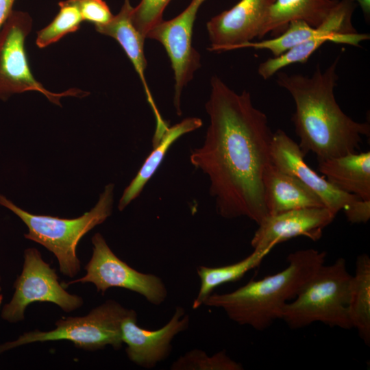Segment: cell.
<instances>
[{"instance_id":"obj_1","label":"cell","mask_w":370,"mask_h":370,"mask_svg":"<svg viewBox=\"0 0 370 370\" xmlns=\"http://www.w3.org/2000/svg\"><path fill=\"white\" fill-rule=\"evenodd\" d=\"M210 88V124L203 145L190 153V163L208 177L221 217H245L258 225L268 215L263 185L271 163L268 118L248 91L237 93L217 75Z\"/></svg>"},{"instance_id":"obj_2","label":"cell","mask_w":370,"mask_h":370,"mask_svg":"<svg viewBox=\"0 0 370 370\" xmlns=\"http://www.w3.org/2000/svg\"><path fill=\"white\" fill-rule=\"evenodd\" d=\"M339 60L338 56L324 71L318 64L311 76L276 73L278 86L290 93L295 103L292 121L299 147L305 156L314 153L318 162L356 152L362 136L370 134L369 123L353 120L336 100Z\"/></svg>"},{"instance_id":"obj_3","label":"cell","mask_w":370,"mask_h":370,"mask_svg":"<svg viewBox=\"0 0 370 370\" xmlns=\"http://www.w3.org/2000/svg\"><path fill=\"white\" fill-rule=\"evenodd\" d=\"M325 251L314 249L295 251L288 256V264L282 271L251 280L230 293H212L203 305L222 309L238 325L264 330L280 319L284 305L325 264Z\"/></svg>"},{"instance_id":"obj_4","label":"cell","mask_w":370,"mask_h":370,"mask_svg":"<svg viewBox=\"0 0 370 370\" xmlns=\"http://www.w3.org/2000/svg\"><path fill=\"white\" fill-rule=\"evenodd\" d=\"M114 188L113 184L106 185L97 204L90 211L75 219L33 214L2 195H0V205L10 210L25 223L29 230L24 235L25 238L42 245L52 252L58 261L60 271L73 278L81 268L76 254L77 246L86 233L111 215Z\"/></svg>"},{"instance_id":"obj_5","label":"cell","mask_w":370,"mask_h":370,"mask_svg":"<svg viewBox=\"0 0 370 370\" xmlns=\"http://www.w3.org/2000/svg\"><path fill=\"white\" fill-rule=\"evenodd\" d=\"M352 276L345 258L329 265L323 264L286 303L280 319L294 330L321 322L330 327L352 328L347 314Z\"/></svg>"},{"instance_id":"obj_6","label":"cell","mask_w":370,"mask_h":370,"mask_svg":"<svg viewBox=\"0 0 370 370\" xmlns=\"http://www.w3.org/2000/svg\"><path fill=\"white\" fill-rule=\"evenodd\" d=\"M132 309H127L115 300H107L84 317L60 319L49 331L38 330L24 333L16 340L0 345V354L18 346L35 342L66 340L78 348L89 351L107 345L115 349L122 347L121 323Z\"/></svg>"},{"instance_id":"obj_7","label":"cell","mask_w":370,"mask_h":370,"mask_svg":"<svg viewBox=\"0 0 370 370\" xmlns=\"http://www.w3.org/2000/svg\"><path fill=\"white\" fill-rule=\"evenodd\" d=\"M32 27V20L28 13L13 10L0 29V99L5 100L14 94L36 91L51 102L60 105L62 97L86 96V92L78 89L52 92L36 79L25 46Z\"/></svg>"},{"instance_id":"obj_8","label":"cell","mask_w":370,"mask_h":370,"mask_svg":"<svg viewBox=\"0 0 370 370\" xmlns=\"http://www.w3.org/2000/svg\"><path fill=\"white\" fill-rule=\"evenodd\" d=\"M13 286L12 298L1 312L2 319L10 323L23 320L26 308L34 302L53 303L66 312L80 308L84 303L81 297L64 289L56 270L33 247L24 251L23 270Z\"/></svg>"},{"instance_id":"obj_9","label":"cell","mask_w":370,"mask_h":370,"mask_svg":"<svg viewBox=\"0 0 370 370\" xmlns=\"http://www.w3.org/2000/svg\"><path fill=\"white\" fill-rule=\"evenodd\" d=\"M92 255L85 266L86 275L65 283L66 286L90 282L102 294L110 288L119 287L138 293L155 306L165 301L167 289L160 278L141 273L129 266L115 255L100 233L92 236Z\"/></svg>"},{"instance_id":"obj_10","label":"cell","mask_w":370,"mask_h":370,"mask_svg":"<svg viewBox=\"0 0 370 370\" xmlns=\"http://www.w3.org/2000/svg\"><path fill=\"white\" fill-rule=\"evenodd\" d=\"M205 1L191 0L177 16L161 21L146 36L161 43L169 58L175 81L173 105L179 116L182 90L201 66V56L193 46L192 37L198 10Z\"/></svg>"},{"instance_id":"obj_11","label":"cell","mask_w":370,"mask_h":370,"mask_svg":"<svg viewBox=\"0 0 370 370\" xmlns=\"http://www.w3.org/2000/svg\"><path fill=\"white\" fill-rule=\"evenodd\" d=\"M305 156L298 143L281 129L273 133L271 160L280 170L297 177L315 193L323 206L334 214L347 210L360 197L345 193L332 185L311 169L304 160Z\"/></svg>"},{"instance_id":"obj_12","label":"cell","mask_w":370,"mask_h":370,"mask_svg":"<svg viewBox=\"0 0 370 370\" xmlns=\"http://www.w3.org/2000/svg\"><path fill=\"white\" fill-rule=\"evenodd\" d=\"M189 323L184 309L177 306L166 325L156 330H149L137 324L136 312L132 310L121 323L122 341L127 345L128 358L141 367L154 368L169 356L174 337L186 330Z\"/></svg>"},{"instance_id":"obj_13","label":"cell","mask_w":370,"mask_h":370,"mask_svg":"<svg viewBox=\"0 0 370 370\" xmlns=\"http://www.w3.org/2000/svg\"><path fill=\"white\" fill-rule=\"evenodd\" d=\"M275 0H241L206 23L208 50L225 52L239 49L259 36L269 8Z\"/></svg>"},{"instance_id":"obj_14","label":"cell","mask_w":370,"mask_h":370,"mask_svg":"<svg viewBox=\"0 0 370 370\" xmlns=\"http://www.w3.org/2000/svg\"><path fill=\"white\" fill-rule=\"evenodd\" d=\"M335 217L325 207L296 209L268 215L258 225L251 245L256 250H272L277 245L298 236L317 241Z\"/></svg>"},{"instance_id":"obj_15","label":"cell","mask_w":370,"mask_h":370,"mask_svg":"<svg viewBox=\"0 0 370 370\" xmlns=\"http://www.w3.org/2000/svg\"><path fill=\"white\" fill-rule=\"evenodd\" d=\"M354 7L347 1H341L323 23L312 27L303 21L291 22L280 35L260 41L243 44L242 48L267 50L273 56H278L291 48L313 38L324 34H352L356 33L352 20Z\"/></svg>"},{"instance_id":"obj_16","label":"cell","mask_w":370,"mask_h":370,"mask_svg":"<svg viewBox=\"0 0 370 370\" xmlns=\"http://www.w3.org/2000/svg\"><path fill=\"white\" fill-rule=\"evenodd\" d=\"M133 9L130 0H124L119 12L114 15L106 24L95 25L99 33L114 38L121 46L127 56L133 64L143 84L147 99L154 114L156 127L155 134H162L169 125L161 116L149 88L145 77L147 61L144 53V42L146 39L134 27L131 21V12Z\"/></svg>"},{"instance_id":"obj_17","label":"cell","mask_w":370,"mask_h":370,"mask_svg":"<svg viewBox=\"0 0 370 370\" xmlns=\"http://www.w3.org/2000/svg\"><path fill=\"white\" fill-rule=\"evenodd\" d=\"M263 185L268 215L296 209L324 207L319 197L297 177L280 170L272 162L264 172Z\"/></svg>"},{"instance_id":"obj_18","label":"cell","mask_w":370,"mask_h":370,"mask_svg":"<svg viewBox=\"0 0 370 370\" xmlns=\"http://www.w3.org/2000/svg\"><path fill=\"white\" fill-rule=\"evenodd\" d=\"M339 0H275L262 23L258 38L271 33L282 34L294 21H303L314 27L321 25Z\"/></svg>"},{"instance_id":"obj_19","label":"cell","mask_w":370,"mask_h":370,"mask_svg":"<svg viewBox=\"0 0 370 370\" xmlns=\"http://www.w3.org/2000/svg\"><path fill=\"white\" fill-rule=\"evenodd\" d=\"M318 170L341 190L370 200V152L348 153L318 162Z\"/></svg>"},{"instance_id":"obj_20","label":"cell","mask_w":370,"mask_h":370,"mask_svg":"<svg viewBox=\"0 0 370 370\" xmlns=\"http://www.w3.org/2000/svg\"><path fill=\"white\" fill-rule=\"evenodd\" d=\"M202 121L197 117H188L169 127L159 142L153 146V150L145 159L136 176L125 188L119 200L118 208L123 210L137 198L143 188L153 176L171 146L182 136L193 132L202 125Z\"/></svg>"},{"instance_id":"obj_21","label":"cell","mask_w":370,"mask_h":370,"mask_svg":"<svg viewBox=\"0 0 370 370\" xmlns=\"http://www.w3.org/2000/svg\"><path fill=\"white\" fill-rule=\"evenodd\" d=\"M347 314L352 328L364 343L370 345V258L358 256L349 288Z\"/></svg>"},{"instance_id":"obj_22","label":"cell","mask_w":370,"mask_h":370,"mask_svg":"<svg viewBox=\"0 0 370 370\" xmlns=\"http://www.w3.org/2000/svg\"><path fill=\"white\" fill-rule=\"evenodd\" d=\"M368 39L369 34L358 32L346 35H321L306 40L278 56H273L261 62L258 67V73L262 79H267L286 66L296 63H306L312 53L327 42L359 46L361 42Z\"/></svg>"},{"instance_id":"obj_23","label":"cell","mask_w":370,"mask_h":370,"mask_svg":"<svg viewBox=\"0 0 370 370\" xmlns=\"http://www.w3.org/2000/svg\"><path fill=\"white\" fill-rule=\"evenodd\" d=\"M271 249L256 250L243 260L228 265L210 267L201 265L197 268L200 279L198 294L193 303V308L197 309L217 287L241 280L248 271L258 267Z\"/></svg>"},{"instance_id":"obj_24","label":"cell","mask_w":370,"mask_h":370,"mask_svg":"<svg viewBox=\"0 0 370 370\" xmlns=\"http://www.w3.org/2000/svg\"><path fill=\"white\" fill-rule=\"evenodd\" d=\"M60 11L53 21L37 32L36 45L45 48L68 34L76 32L83 21L77 7L69 0L59 3Z\"/></svg>"},{"instance_id":"obj_25","label":"cell","mask_w":370,"mask_h":370,"mask_svg":"<svg viewBox=\"0 0 370 370\" xmlns=\"http://www.w3.org/2000/svg\"><path fill=\"white\" fill-rule=\"evenodd\" d=\"M172 370H242V365L232 360L225 350L208 356L201 349H193L180 356L171 366Z\"/></svg>"},{"instance_id":"obj_26","label":"cell","mask_w":370,"mask_h":370,"mask_svg":"<svg viewBox=\"0 0 370 370\" xmlns=\"http://www.w3.org/2000/svg\"><path fill=\"white\" fill-rule=\"evenodd\" d=\"M171 0H141L133 7L131 21L134 27L146 38L149 31L163 20V13Z\"/></svg>"},{"instance_id":"obj_27","label":"cell","mask_w":370,"mask_h":370,"mask_svg":"<svg viewBox=\"0 0 370 370\" xmlns=\"http://www.w3.org/2000/svg\"><path fill=\"white\" fill-rule=\"evenodd\" d=\"M80 12L83 21L95 25H103L113 17L109 6L103 0H69Z\"/></svg>"},{"instance_id":"obj_28","label":"cell","mask_w":370,"mask_h":370,"mask_svg":"<svg viewBox=\"0 0 370 370\" xmlns=\"http://www.w3.org/2000/svg\"><path fill=\"white\" fill-rule=\"evenodd\" d=\"M349 222L352 223H365L370 219V200L359 199L347 210L345 211Z\"/></svg>"},{"instance_id":"obj_29","label":"cell","mask_w":370,"mask_h":370,"mask_svg":"<svg viewBox=\"0 0 370 370\" xmlns=\"http://www.w3.org/2000/svg\"><path fill=\"white\" fill-rule=\"evenodd\" d=\"M15 0H0V29L13 10Z\"/></svg>"},{"instance_id":"obj_30","label":"cell","mask_w":370,"mask_h":370,"mask_svg":"<svg viewBox=\"0 0 370 370\" xmlns=\"http://www.w3.org/2000/svg\"><path fill=\"white\" fill-rule=\"evenodd\" d=\"M357 5L360 6L366 20H369L370 17V0H355Z\"/></svg>"},{"instance_id":"obj_31","label":"cell","mask_w":370,"mask_h":370,"mask_svg":"<svg viewBox=\"0 0 370 370\" xmlns=\"http://www.w3.org/2000/svg\"><path fill=\"white\" fill-rule=\"evenodd\" d=\"M1 296H2V295H0V304H1V299H2V297H1Z\"/></svg>"},{"instance_id":"obj_32","label":"cell","mask_w":370,"mask_h":370,"mask_svg":"<svg viewBox=\"0 0 370 370\" xmlns=\"http://www.w3.org/2000/svg\"><path fill=\"white\" fill-rule=\"evenodd\" d=\"M0 280H1V276H0Z\"/></svg>"}]
</instances>
